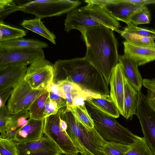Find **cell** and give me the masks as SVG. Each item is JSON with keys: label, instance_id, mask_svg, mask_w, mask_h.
I'll list each match as a JSON object with an SVG mask.
<instances>
[{"label": "cell", "instance_id": "83f0119b", "mask_svg": "<svg viewBox=\"0 0 155 155\" xmlns=\"http://www.w3.org/2000/svg\"><path fill=\"white\" fill-rule=\"evenodd\" d=\"M151 15L148 8L145 6L141 7L131 17L130 24L135 26L140 24H149Z\"/></svg>", "mask_w": 155, "mask_h": 155}, {"label": "cell", "instance_id": "e0dca14e", "mask_svg": "<svg viewBox=\"0 0 155 155\" xmlns=\"http://www.w3.org/2000/svg\"><path fill=\"white\" fill-rule=\"evenodd\" d=\"M124 54L138 66L155 60V48L134 45L126 41L123 42Z\"/></svg>", "mask_w": 155, "mask_h": 155}, {"label": "cell", "instance_id": "836d02e7", "mask_svg": "<svg viewBox=\"0 0 155 155\" xmlns=\"http://www.w3.org/2000/svg\"><path fill=\"white\" fill-rule=\"evenodd\" d=\"M127 25V26L124 28V31L132 34L155 40V31L139 27L130 23Z\"/></svg>", "mask_w": 155, "mask_h": 155}, {"label": "cell", "instance_id": "f1b7e54d", "mask_svg": "<svg viewBox=\"0 0 155 155\" xmlns=\"http://www.w3.org/2000/svg\"><path fill=\"white\" fill-rule=\"evenodd\" d=\"M105 147L110 155H125L130 150L129 145L115 141H106Z\"/></svg>", "mask_w": 155, "mask_h": 155}, {"label": "cell", "instance_id": "4dcf8cb0", "mask_svg": "<svg viewBox=\"0 0 155 155\" xmlns=\"http://www.w3.org/2000/svg\"><path fill=\"white\" fill-rule=\"evenodd\" d=\"M19 11V5L12 0H0V22L8 15L16 11Z\"/></svg>", "mask_w": 155, "mask_h": 155}, {"label": "cell", "instance_id": "f546056e", "mask_svg": "<svg viewBox=\"0 0 155 155\" xmlns=\"http://www.w3.org/2000/svg\"><path fill=\"white\" fill-rule=\"evenodd\" d=\"M7 106L0 109V137L5 138L7 131L11 125V117Z\"/></svg>", "mask_w": 155, "mask_h": 155}, {"label": "cell", "instance_id": "ffe728a7", "mask_svg": "<svg viewBox=\"0 0 155 155\" xmlns=\"http://www.w3.org/2000/svg\"><path fill=\"white\" fill-rule=\"evenodd\" d=\"M46 43L38 40L22 38L5 41H0V50L46 48Z\"/></svg>", "mask_w": 155, "mask_h": 155}, {"label": "cell", "instance_id": "4fadbf2b", "mask_svg": "<svg viewBox=\"0 0 155 155\" xmlns=\"http://www.w3.org/2000/svg\"><path fill=\"white\" fill-rule=\"evenodd\" d=\"M18 155H61L62 150L47 136L32 141L16 143Z\"/></svg>", "mask_w": 155, "mask_h": 155}, {"label": "cell", "instance_id": "74e56055", "mask_svg": "<svg viewBox=\"0 0 155 155\" xmlns=\"http://www.w3.org/2000/svg\"><path fill=\"white\" fill-rule=\"evenodd\" d=\"M46 90L48 92H51L65 99L64 92L57 84L53 82V81H51L49 83Z\"/></svg>", "mask_w": 155, "mask_h": 155}, {"label": "cell", "instance_id": "d590c367", "mask_svg": "<svg viewBox=\"0 0 155 155\" xmlns=\"http://www.w3.org/2000/svg\"><path fill=\"white\" fill-rule=\"evenodd\" d=\"M58 108L57 103L48 97L46 102L44 118L51 115L56 114L58 111Z\"/></svg>", "mask_w": 155, "mask_h": 155}, {"label": "cell", "instance_id": "1f68e13d", "mask_svg": "<svg viewBox=\"0 0 155 155\" xmlns=\"http://www.w3.org/2000/svg\"><path fill=\"white\" fill-rule=\"evenodd\" d=\"M0 155H18L16 142L12 140L0 137Z\"/></svg>", "mask_w": 155, "mask_h": 155}, {"label": "cell", "instance_id": "cb8c5ba5", "mask_svg": "<svg viewBox=\"0 0 155 155\" xmlns=\"http://www.w3.org/2000/svg\"><path fill=\"white\" fill-rule=\"evenodd\" d=\"M116 31L120 33L126 41L131 44L139 46L155 48V40L153 38L132 34L124 30L120 31L117 29Z\"/></svg>", "mask_w": 155, "mask_h": 155}, {"label": "cell", "instance_id": "8d00e7d4", "mask_svg": "<svg viewBox=\"0 0 155 155\" xmlns=\"http://www.w3.org/2000/svg\"><path fill=\"white\" fill-rule=\"evenodd\" d=\"M143 85L147 89V99L155 97V78L143 79Z\"/></svg>", "mask_w": 155, "mask_h": 155}, {"label": "cell", "instance_id": "603a6c76", "mask_svg": "<svg viewBox=\"0 0 155 155\" xmlns=\"http://www.w3.org/2000/svg\"><path fill=\"white\" fill-rule=\"evenodd\" d=\"M49 94L47 90L45 91L32 104L28 110L30 118L36 120L45 118L44 115L45 105Z\"/></svg>", "mask_w": 155, "mask_h": 155}, {"label": "cell", "instance_id": "9a60e30c", "mask_svg": "<svg viewBox=\"0 0 155 155\" xmlns=\"http://www.w3.org/2000/svg\"><path fill=\"white\" fill-rule=\"evenodd\" d=\"M45 119L36 120L29 118L26 124L17 130L13 141L24 143L40 139L43 137Z\"/></svg>", "mask_w": 155, "mask_h": 155}, {"label": "cell", "instance_id": "60d3db41", "mask_svg": "<svg viewBox=\"0 0 155 155\" xmlns=\"http://www.w3.org/2000/svg\"><path fill=\"white\" fill-rule=\"evenodd\" d=\"M130 3L136 6L142 7L145 5L155 3V0H127Z\"/></svg>", "mask_w": 155, "mask_h": 155}, {"label": "cell", "instance_id": "d6a6232c", "mask_svg": "<svg viewBox=\"0 0 155 155\" xmlns=\"http://www.w3.org/2000/svg\"><path fill=\"white\" fill-rule=\"evenodd\" d=\"M30 117L29 110H23L14 114H11V124L9 127L16 126L20 128L27 124L29 119H27L30 118Z\"/></svg>", "mask_w": 155, "mask_h": 155}, {"label": "cell", "instance_id": "277c9868", "mask_svg": "<svg viewBox=\"0 0 155 155\" xmlns=\"http://www.w3.org/2000/svg\"><path fill=\"white\" fill-rule=\"evenodd\" d=\"M64 30L67 32L73 29L79 31L97 26H104L113 30L120 27V23L111 16L99 5L88 3L84 6L68 13L64 20Z\"/></svg>", "mask_w": 155, "mask_h": 155}, {"label": "cell", "instance_id": "4316f807", "mask_svg": "<svg viewBox=\"0 0 155 155\" xmlns=\"http://www.w3.org/2000/svg\"><path fill=\"white\" fill-rule=\"evenodd\" d=\"M125 155H153L143 137H138Z\"/></svg>", "mask_w": 155, "mask_h": 155}, {"label": "cell", "instance_id": "8992f818", "mask_svg": "<svg viewBox=\"0 0 155 155\" xmlns=\"http://www.w3.org/2000/svg\"><path fill=\"white\" fill-rule=\"evenodd\" d=\"M81 3L78 0H37L29 1L19 5V11L33 14L41 19L68 13Z\"/></svg>", "mask_w": 155, "mask_h": 155}, {"label": "cell", "instance_id": "ac0fdd59", "mask_svg": "<svg viewBox=\"0 0 155 155\" xmlns=\"http://www.w3.org/2000/svg\"><path fill=\"white\" fill-rule=\"evenodd\" d=\"M118 62L122 65L124 77L130 84L138 92L141 91L143 79L137 64L125 54L119 55Z\"/></svg>", "mask_w": 155, "mask_h": 155}, {"label": "cell", "instance_id": "e575fe53", "mask_svg": "<svg viewBox=\"0 0 155 155\" xmlns=\"http://www.w3.org/2000/svg\"><path fill=\"white\" fill-rule=\"evenodd\" d=\"M56 84L64 93L72 94L80 92L84 89L76 84L66 80L59 81Z\"/></svg>", "mask_w": 155, "mask_h": 155}, {"label": "cell", "instance_id": "d6986e66", "mask_svg": "<svg viewBox=\"0 0 155 155\" xmlns=\"http://www.w3.org/2000/svg\"><path fill=\"white\" fill-rule=\"evenodd\" d=\"M124 117L127 120H131L136 115L137 110L138 93L124 77Z\"/></svg>", "mask_w": 155, "mask_h": 155}, {"label": "cell", "instance_id": "484cf974", "mask_svg": "<svg viewBox=\"0 0 155 155\" xmlns=\"http://www.w3.org/2000/svg\"><path fill=\"white\" fill-rule=\"evenodd\" d=\"M71 108L75 117L87 128L90 130L94 128L93 120L88 113L85 104L72 107Z\"/></svg>", "mask_w": 155, "mask_h": 155}, {"label": "cell", "instance_id": "2e32d148", "mask_svg": "<svg viewBox=\"0 0 155 155\" xmlns=\"http://www.w3.org/2000/svg\"><path fill=\"white\" fill-rule=\"evenodd\" d=\"M27 69L26 65H17L0 70V91L14 88L24 78Z\"/></svg>", "mask_w": 155, "mask_h": 155}, {"label": "cell", "instance_id": "f35d334b", "mask_svg": "<svg viewBox=\"0 0 155 155\" xmlns=\"http://www.w3.org/2000/svg\"><path fill=\"white\" fill-rule=\"evenodd\" d=\"M13 88L9 87L0 91V109L5 106L8 98L11 96Z\"/></svg>", "mask_w": 155, "mask_h": 155}, {"label": "cell", "instance_id": "ee69618b", "mask_svg": "<svg viewBox=\"0 0 155 155\" xmlns=\"http://www.w3.org/2000/svg\"><path fill=\"white\" fill-rule=\"evenodd\" d=\"M60 125L62 130L66 132L67 128V123L65 121L61 119V118L60 121Z\"/></svg>", "mask_w": 155, "mask_h": 155}, {"label": "cell", "instance_id": "7c38bea8", "mask_svg": "<svg viewBox=\"0 0 155 155\" xmlns=\"http://www.w3.org/2000/svg\"><path fill=\"white\" fill-rule=\"evenodd\" d=\"M84 2L98 5L115 19L127 25L130 23L133 15L142 7L133 4L127 0H87Z\"/></svg>", "mask_w": 155, "mask_h": 155}, {"label": "cell", "instance_id": "6da1fadb", "mask_svg": "<svg viewBox=\"0 0 155 155\" xmlns=\"http://www.w3.org/2000/svg\"><path fill=\"white\" fill-rule=\"evenodd\" d=\"M80 31L86 46L85 57L109 84L112 71L119 61L118 42L113 30L104 26H97Z\"/></svg>", "mask_w": 155, "mask_h": 155}, {"label": "cell", "instance_id": "9c48e42d", "mask_svg": "<svg viewBox=\"0 0 155 155\" xmlns=\"http://www.w3.org/2000/svg\"><path fill=\"white\" fill-rule=\"evenodd\" d=\"M138 93V101L136 115L139 119L146 143L155 155V112L148 104L147 96Z\"/></svg>", "mask_w": 155, "mask_h": 155}, {"label": "cell", "instance_id": "b9f144b4", "mask_svg": "<svg viewBox=\"0 0 155 155\" xmlns=\"http://www.w3.org/2000/svg\"><path fill=\"white\" fill-rule=\"evenodd\" d=\"M65 95L67 107H72L73 105V97L71 94L69 93H65Z\"/></svg>", "mask_w": 155, "mask_h": 155}, {"label": "cell", "instance_id": "d4e9b609", "mask_svg": "<svg viewBox=\"0 0 155 155\" xmlns=\"http://www.w3.org/2000/svg\"><path fill=\"white\" fill-rule=\"evenodd\" d=\"M0 41H5L22 38L26 35L23 30L13 27L0 22Z\"/></svg>", "mask_w": 155, "mask_h": 155}, {"label": "cell", "instance_id": "ab89813d", "mask_svg": "<svg viewBox=\"0 0 155 155\" xmlns=\"http://www.w3.org/2000/svg\"><path fill=\"white\" fill-rule=\"evenodd\" d=\"M50 98L57 104L59 110L67 106L65 99L51 92H49Z\"/></svg>", "mask_w": 155, "mask_h": 155}, {"label": "cell", "instance_id": "ba28073f", "mask_svg": "<svg viewBox=\"0 0 155 155\" xmlns=\"http://www.w3.org/2000/svg\"><path fill=\"white\" fill-rule=\"evenodd\" d=\"M46 90L32 89L23 78L13 88L8 100L7 107L10 113L14 114L28 110L34 102Z\"/></svg>", "mask_w": 155, "mask_h": 155}, {"label": "cell", "instance_id": "7bdbcfd3", "mask_svg": "<svg viewBox=\"0 0 155 155\" xmlns=\"http://www.w3.org/2000/svg\"><path fill=\"white\" fill-rule=\"evenodd\" d=\"M148 104L152 110L155 112V97L147 99Z\"/></svg>", "mask_w": 155, "mask_h": 155}, {"label": "cell", "instance_id": "30bf717a", "mask_svg": "<svg viewBox=\"0 0 155 155\" xmlns=\"http://www.w3.org/2000/svg\"><path fill=\"white\" fill-rule=\"evenodd\" d=\"M54 77L53 64L45 58L39 59L28 67L24 80L34 90H47Z\"/></svg>", "mask_w": 155, "mask_h": 155}, {"label": "cell", "instance_id": "8fae6325", "mask_svg": "<svg viewBox=\"0 0 155 155\" xmlns=\"http://www.w3.org/2000/svg\"><path fill=\"white\" fill-rule=\"evenodd\" d=\"M43 58L42 48L0 50V70L11 66H27Z\"/></svg>", "mask_w": 155, "mask_h": 155}, {"label": "cell", "instance_id": "3957f363", "mask_svg": "<svg viewBox=\"0 0 155 155\" xmlns=\"http://www.w3.org/2000/svg\"><path fill=\"white\" fill-rule=\"evenodd\" d=\"M60 117L67 125L66 132L80 152L86 155H110L106 150V141L94 127L89 130L79 121L71 107L60 109Z\"/></svg>", "mask_w": 155, "mask_h": 155}, {"label": "cell", "instance_id": "5b68a950", "mask_svg": "<svg viewBox=\"0 0 155 155\" xmlns=\"http://www.w3.org/2000/svg\"><path fill=\"white\" fill-rule=\"evenodd\" d=\"M85 106L93 120L94 128L105 140L130 145L138 137L118 123L116 118L105 113L89 101H85Z\"/></svg>", "mask_w": 155, "mask_h": 155}, {"label": "cell", "instance_id": "5bb4252c", "mask_svg": "<svg viewBox=\"0 0 155 155\" xmlns=\"http://www.w3.org/2000/svg\"><path fill=\"white\" fill-rule=\"evenodd\" d=\"M124 74L122 65L118 62L114 68L111 75L110 96L124 117Z\"/></svg>", "mask_w": 155, "mask_h": 155}, {"label": "cell", "instance_id": "52a82bcc", "mask_svg": "<svg viewBox=\"0 0 155 155\" xmlns=\"http://www.w3.org/2000/svg\"><path fill=\"white\" fill-rule=\"evenodd\" d=\"M60 113L45 118L44 134L54 143L65 155H72L80 152L60 125Z\"/></svg>", "mask_w": 155, "mask_h": 155}, {"label": "cell", "instance_id": "44dd1931", "mask_svg": "<svg viewBox=\"0 0 155 155\" xmlns=\"http://www.w3.org/2000/svg\"><path fill=\"white\" fill-rule=\"evenodd\" d=\"M40 18L36 17L32 19L23 20L20 25L23 28L34 32L48 40L55 45L56 37L45 27Z\"/></svg>", "mask_w": 155, "mask_h": 155}, {"label": "cell", "instance_id": "7a4b0ae2", "mask_svg": "<svg viewBox=\"0 0 155 155\" xmlns=\"http://www.w3.org/2000/svg\"><path fill=\"white\" fill-rule=\"evenodd\" d=\"M54 83L68 80L101 96L109 95L108 84L101 72L84 57L58 60L53 64Z\"/></svg>", "mask_w": 155, "mask_h": 155}, {"label": "cell", "instance_id": "7402d4cb", "mask_svg": "<svg viewBox=\"0 0 155 155\" xmlns=\"http://www.w3.org/2000/svg\"><path fill=\"white\" fill-rule=\"evenodd\" d=\"M89 101L95 106L107 114L115 118L120 117V112L110 95L102 96L100 97H91Z\"/></svg>", "mask_w": 155, "mask_h": 155}, {"label": "cell", "instance_id": "f6af8a7d", "mask_svg": "<svg viewBox=\"0 0 155 155\" xmlns=\"http://www.w3.org/2000/svg\"><path fill=\"white\" fill-rule=\"evenodd\" d=\"M78 153L75 154H74L72 155H86L83 153Z\"/></svg>", "mask_w": 155, "mask_h": 155}]
</instances>
